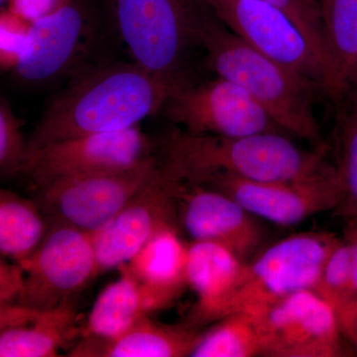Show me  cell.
<instances>
[{
    "mask_svg": "<svg viewBox=\"0 0 357 357\" xmlns=\"http://www.w3.org/2000/svg\"><path fill=\"white\" fill-rule=\"evenodd\" d=\"M342 238L349 245V252H351V281L347 307H345L344 316L340 321L342 328L349 321V317L351 316L357 305V218L345 220L344 234Z\"/></svg>",
    "mask_w": 357,
    "mask_h": 357,
    "instance_id": "cell-29",
    "label": "cell"
},
{
    "mask_svg": "<svg viewBox=\"0 0 357 357\" xmlns=\"http://www.w3.org/2000/svg\"><path fill=\"white\" fill-rule=\"evenodd\" d=\"M20 265L25 281L16 303L40 310L73 302L98 275L93 234L62 222H50L38 249Z\"/></svg>",
    "mask_w": 357,
    "mask_h": 357,
    "instance_id": "cell-9",
    "label": "cell"
},
{
    "mask_svg": "<svg viewBox=\"0 0 357 357\" xmlns=\"http://www.w3.org/2000/svg\"><path fill=\"white\" fill-rule=\"evenodd\" d=\"M199 37L206 63L218 77L243 88L286 133L321 143L314 114L318 84L245 43L206 3Z\"/></svg>",
    "mask_w": 357,
    "mask_h": 357,
    "instance_id": "cell-3",
    "label": "cell"
},
{
    "mask_svg": "<svg viewBox=\"0 0 357 357\" xmlns=\"http://www.w3.org/2000/svg\"><path fill=\"white\" fill-rule=\"evenodd\" d=\"M340 237L307 231L277 241L245 263L229 314H255L301 291H314L321 269Z\"/></svg>",
    "mask_w": 357,
    "mask_h": 357,
    "instance_id": "cell-5",
    "label": "cell"
},
{
    "mask_svg": "<svg viewBox=\"0 0 357 357\" xmlns=\"http://www.w3.org/2000/svg\"><path fill=\"white\" fill-rule=\"evenodd\" d=\"M328 152L326 144L303 149L283 132L230 137L177 128L164 138L159 156L183 184L197 185L215 173L262 182L305 180L333 170Z\"/></svg>",
    "mask_w": 357,
    "mask_h": 357,
    "instance_id": "cell-2",
    "label": "cell"
},
{
    "mask_svg": "<svg viewBox=\"0 0 357 357\" xmlns=\"http://www.w3.org/2000/svg\"><path fill=\"white\" fill-rule=\"evenodd\" d=\"M342 332H344V337L349 338L357 349V305L354 311L352 312L351 316L349 317V321L342 328Z\"/></svg>",
    "mask_w": 357,
    "mask_h": 357,
    "instance_id": "cell-31",
    "label": "cell"
},
{
    "mask_svg": "<svg viewBox=\"0 0 357 357\" xmlns=\"http://www.w3.org/2000/svg\"><path fill=\"white\" fill-rule=\"evenodd\" d=\"M115 31L132 62L169 89L195 81L204 0H107Z\"/></svg>",
    "mask_w": 357,
    "mask_h": 357,
    "instance_id": "cell-4",
    "label": "cell"
},
{
    "mask_svg": "<svg viewBox=\"0 0 357 357\" xmlns=\"http://www.w3.org/2000/svg\"><path fill=\"white\" fill-rule=\"evenodd\" d=\"M25 273L18 263L0 260V304L17 302L24 288Z\"/></svg>",
    "mask_w": 357,
    "mask_h": 357,
    "instance_id": "cell-28",
    "label": "cell"
},
{
    "mask_svg": "<svg viewBox=\"0 0 357 357\" xmlns=\"http://www.w3.org/2000/svg\"><path fill=\"white\" fill-rule=\"evenodd\" d=\"M69 0H13L16 13L24 16H31L33 20L53 13L64 6Z\"/></svg>",
    "mask_w": 357,
    "mask_h": 357,
    "instance_id": "cell-30",
    "label": "cell"
},
{
    "mask_svg": "<svg viewBox=\"0 0 357 357\" xmlns=\"http://www.w3.org/2000/svg\"><path fill=\"white\" fill-rule=\"evenodd\" d=\"M98 25L84 0H69L53 13L33 20L14 63L17 83L43 86L89 66Z\"/></svg>",
    "mask_w": 357,
    "mask_h": 357,
    "instance_id": "cell-6",
    "label": "cell"
},
{
    "mask_svg": "<svg viewBox=\"0 0 357 357\" xmlns=\"http://www.w3.org/2000/svg\"><path fill=\"white\" fill-rule=\"evenodd\" d=\"M201 333L191 357H252L261 356L259 333L252 314L234 312Z\"/></svg>",
    "mask_w": 357,
    "mask_h": 357,
    "instance_id": "cell-24",
    "label": "cell"
},
{
    "mask_svg": "<svg viewBox=\"0 0 357 357\" xmlns=\"http://www.w3.org/2000/svg\"><path fill=\"white\" fill-rule=\"evenodd\" d=\"M204 1L245 43L307 77L328 95L323 66L304 33L285 13L262 0Z\"/></svg>",
    "mask_w": 357,
    "mask_h": 357,
    "instance_id": "cell-13",
    "label": "cell"
},
{
    "mask_svg": "<svg viewBox=\"0 0 357 357\" xmlns=\"http://www.w3.org/2000/svg\"><path fill=\"white\" fill-rule=\"evenodd\" d=\"M201 333L191 324L163 325L140 319L112 338L81 337L70 349L75 357H183L191 356Z\"/></svg>",
    "mask_w": 357,
    "mask_h": 357,
    "instance_id": "cell-18",
    "label": "cell"
},
{
    "mask_svg": "<svg viewBox=\"0 0 357 357\" xmlns=\"http://www.w3.org/2000/svg\"><path fill=\"white\" fill-rule=\"evenodd\" d=\"M189 244L180 236L178 227L160 231L132 260L123 265L141 285L168 307L180 297L187 283Z\"/></svg>",
    "mask_w": 357,
    "mask_h": 357,
    "instance_id": "cell-20",
    "label": "cell"
},
{
    "mask_svg": "<svg viewBox=\"0 0 357 357\" xmlns=\"http://www.w3.org/2000/svg\"><path fill=\"white\" fill-rule=\"evenodd\" d=\"M197 185L222 192L256 218L284 227L323 211H333L338 203L335 166L328 172L305 180L262 182L215 173Z\"/></svg>",
    "mask_w": 357,
    "mask_h": 357,
    "instance_id": "cell-14",
    "label": "cell"
},
{
    "mask_svg": "<svg viewBox=\"0 0 357 357\" xmlns=\"http://www.w3.org/2000/svg\"><path fill=\"white\" fill-rule=\"evenodd\" d=\"M30 149L20 122L6 98L0 100V172L2 177L25 173Z\"/></svg>",
    "mask_w": 357,
    "mask_h": 357,
    "instance_id": "cell-27",
    "label": "cell"
},
{
    "mask_svg": "<svg viewBox=\"0 0 357 357\" xmlns=\"http://www.w3.org/2000/svg\"><path fill=\"white\" fill-rule=\"evenodd\" d=\"M245 263L220 244L208 241L189 244L187 283L197 296L189 324L203 326L229 316Z\"/></svg>",
    "mask_w": 357,
    "mask_h": 357,
    "instance_id": "cell-17",
    "label": "cell"
},
{
    "mask_svg": "<svg viewBox=\"0 0 357 357\" xmlns=\"http://www.w3.org/2000/svg\"><path fill=\"white\" fill-rule=\"evenodd\" d=\"M178 225L192 241L229 249L243 262L257 255L264 239L259 218L227 195L199 185H182L178 194Z\"/></svg>",
    "mask_w": 357,
    "mask_h": 357,
    "instance_id": "cell-15",
    "label": "cell"
},
{
    "mask_svg": "<svg viewBox=\"0 0 357 357\" xmlns=\"http://www.w3.org/2000/svg\"><path fill=\"white\" fill-rule=\"evenodd\" d=\"M161 110L171 121L192 134L236 137L286 133L243 88L220 77L171 89Z\"/></svg>",
    "mask_w": 357,
    "mask_h": 357,
    "instance_id": "cell-7",
    "label": "cell"
},
{
    "mask_svg": "<svg viewBox=\"0 0 357 357\" xmlns=\"http://www.w3.org/2000/svg\"><path fill=\"white\" fill-rule=\"evenodd\" d=\"M73 302L40 310L0 305V357H54L81 335Z\"/></svg>",
    "mask_w": 357,
    "mask_h": 357,
    "instance_id": "cell-16",
    "label": "cell"
},
{
    "mask_svg": "<svg viewBox=\"0 0 357 357\" xmlns=\"http://www.w3.org/2000/svg\"><path fill=\"white\" fill-rule=\"evenodd\" d=\"M50 222L36 201L15 192H0V252L14 262L34 255L48 232Z\"/></svg>",
    "mask_w": 357,
    "mask_h": 357,
    "instance_id": "cell-22",
    "label": "cell"
},
{
    "mask_svg": "<svg viewBox=\"0 0 357 357\" xmlns=\"http://www.w3.org/2000/svg\"><path fill=\"white\" fill-rule=\"evenodd\" d=\"M333 69L331 100L340 103L357 84V0H319Z\"/></svg>",
    "mask_w": 357,
    "mask_h": 357,
    "instance_id": "cell-21",
    "label": "cell"
},
{
    "mask_svg": "<svg viewBox=\"0 0 357 357\" xmlns=\"http://www.w3.org/2000/svg\"><path fill=\"white\" fill-rule=\"evenodd\" d=\"M183 183L158 155L145 185L119 215L93 234L98 274L119 269L157 234L178 227V194Z\"/></svg>",
    "mask_w": 357,
    "mask_h": 357,
    "instance_id": "cell-10",
    "label": "cell"
},
{
    "mask_svg": "<svg viewBox=\"0 0 357 357\" xmlns=\"http://www.w3.org/2000/svg\"><path fill=\"white\" fill-rule=\"evenodd\" d=\"M153 143L139 126L89 134L30 151L26 166L36 187L58 178L123 172L154 156Z\"/></svg>",
    "mask_w": 357,
    "mask_h": 357,
    "instance_id": "cell-11",
    "label": "cell"
},
{
    "mask_svg": "<svg viewBox=\"0 0 357 357\" xmlns=\"http://www.w3.org/2000/svg\"><path fill=\"white\" fill-rule=\"evenodd\" d=\"M170 89L140 66L89 65L52 98L28 141L30 151L89 134L139 126L159 112Z\"/></svg>",
    "mask_w": 357,
    "mask_h": 357,
    "instance_id": "cell-1",
    "label": "cell"
},
{
    "mask_svg": "<svg viewBox=\"0 0 357 357\" xmlns=\"http://www.w3.org/2000/svg\"><path fill=\"white\" fill-rule=\"evenodd\" d=\"M351 281V252L340 239L321 269L314 292L333 307L338 321L344 316Z\"/></svg>",
    "mask_w": 357,
    "mask_h": 357,
    "instance_id": "cell-26",
    "label": "cell"
},
{
    "mask_svg": "<svg viewBox=\"0 0 357 357\" xmlns=\"http://www.w3.org/2000/svg\"><path fill=\"white\" fill-rule=\"evenodd\" d=\"M158 155L123 172L77 176L37 187L36 203L50 222L95 234L114 220L151 177Z\"/></svg>",
    "mask_w": 357,
    "mask_h": 357,
    "instance_id": "cell-8",
    "label": "cell"
},
{
    "mask_svg": "<svg viewBox=\"0 0 357 357\" xmlns=\"http://www.w3.org/2000/svg\"><path fill=\"white\" fill-rule=\"evenodd\" d=\"M121 277L103 289L81 328V337L112 338L153 312L165 309L151 291L119 268Z\"/></svg>",
    "mask_w": 357,
    "mask_h": 357,
    "instance_id": "cell-19",
    "label": "cell"
},
{
    "mask_svg": "<svg viewBox=\"0 0 357 357\" xmlns=\"http://www.w3.org/2000/svg\"><path fill=\"white\" fill-rule=\"evenodd\" d=\"M276 7L299 27L319 59L328 79V96H332L333 69L326 43L323 15L319 0H262Z\"/></svg>",
    "mask_w": 357,
    "mask_h": 357,
    "instance_id": "cell-25",
    "label": "cell"
},
{
    "mask_svg": "<svg viewBox=\"0 0 357 357\" xmlns=\"http://www.w3.org/2000/svg\"><path fill=\"white\" fill-rule=\"evenodd\" d=\"M333 161L338 184V203L333 213L357 218V84L338 103Z\"/></svg>",
    "mask_w": 357,
    "mask_h": 357,
    "instance_id": "cell-23",
    "label": "cell"
},
{
    "mask_svg": "<svg viewBox=\"0 0 357 357\" xmlns=\"http://www.w3.org/2000/svg\"><path fill=\"white\" fill-rule=\"evenodd\" d=\"M252 316L261 356L337 357L344 354V335L337 314L314 291L293 294Z\"/></svg>",
    "mask_w": 357,
    "mask_h": 357,
    "instance_id": "cell-12",
    "label": "cell"
}]
</instances>
